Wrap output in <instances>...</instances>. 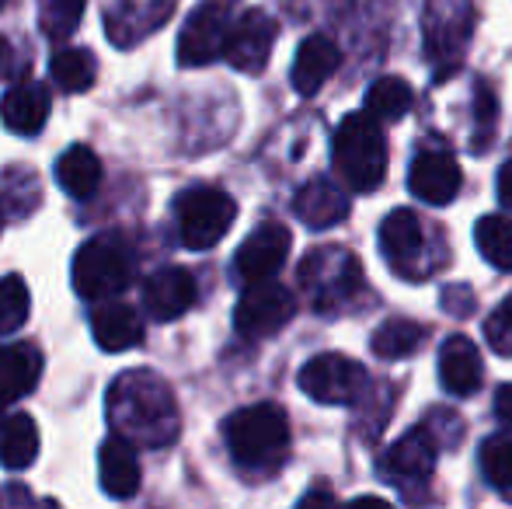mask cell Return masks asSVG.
I'll use <instances>...</instances> for the list:
<instances>
[{
  "mask_svg": "<svg viewBox=\"0 0 512 509\" xmlns=\"http://www.w3.org/2000/svg\"><path fill=\"white\" fill-rule=\"evenodd\" d=\"M108 422L133 447H168L178 436V401L154 370H126L108 387Z\"/></svg>",
  "mask_w": 512,
  "mask_h": 509,
  "instance_id": "cell-1",
  "label": "cell"
},
{
  "mask_svg": "<svg viewBox=\"0 0 512 509\" xmlns=\"http://www.w3.org/2000/svg\"><path fill=\"white\" fill-rule=\"evenodd\" d=\"M223 436L227 447L234 454V461L241 468H276L286 457L290 447V419L279 405L262 401V405H248L241 412H234L223 422Z\"/></svg>",
  "mask_w": 512,
  "mask_h": 509,
  "instance_id": "cell-2",
  "label": "cell"
},
{
  "mask_svg": "<svg viewBox=\"0 0 512 509\" xmlns=\"http://www.w3.org/2000/svg\"><path fill=\"white\" fill-rule=\"evenodd\" d=\"M335 171L352 192H373L387 175V140L370 112H352L335 129Z\"/></svg>",
  "mask_w": 512,
  "mask_h": 509,
  "instance_id": "cell-3",
  "label": "cell"
},
{
  "mask_svg": "<svg viewBox=\"0 0 512 509\" xmlns=\"http://www.w3.org/2000/svg\"><path fill=\"white\" fill-rule=\"evenodd\" d=\"M300 286L307 290L314 311L335 314L345 304H352V297L366 286L363 262L338 245L314 248L300 262Z\"/></svg>",
  "mask_w": 512,
  "mask_h": 509,
  "instance_id": "cell-4",
  "label": "cell"
},
{
  "mask_svg": "<svg viewBox=\"0 0 512 509\" xmlns=\"http://www.w3.org/2000/svg\"><path fill=\"white\" fill-rule=\"evenodd\" d=\"M70 279H74L77 297L108 300L126 290L129 279H133V252H129L126 241L115 238V234L91 238L88 245H81V252H77Z\"/></svg>",
  "mask_w": 512,
  "mask_h": 509,
  "instance_id": "cell-5",
  "label": "cell"
},
{
  "mask_svg": "<svg viewBox=\"0 0 512 509\" xmlns=\"http://www.w3.org/2000/svg\"><path fill=\"white\" fill-rule=\"evenodd\" d=\"M178 231H182V245L192 252H206V248L220 245V238L230 231L237 217V203L223 189L213 185H199L178 196Z\"/></svg>",
  "mask_w": 512,
  "mask_h": 509,
  "instance_id": "cell-6",
  "label": "cell"
},
{
  "mask_svg": "<svg viewBox=\"0 0 512 509\" xmlns=\"http://www.w3.org/2000/svg\"><path fill=\"white\" fill-rule=\"evenodd\" d=\"M300 391L317 405H356L366 391V370L342 353H321L300 370Z\"/></svg>",
  "mask_w": 512,
  "mask_h": 509,
  "instance_id": "cell-7",
  "label": "cell"
},
{
  "mask_svg": "<svg viewBox=\"0 0 512 509\" xmlns=\"http://www.w3.org/2000/svg\"><path fill=\"white\" fill-rule=\"evenodd\" d=\"M297 314V297L286 286L272 283V279H258L241 293L234 307V325L244 339H265L286 328Z\"/></svg>",
  "mask_w": 512,
  "mask_h": 509,
  "instance_id": "cell-8",
  "label": "cell"
},
{
  "mask_svg": "<svg viewBox=\"0 0 512 509\" xmlns=\"http://www.w3.org/2000/svg\"><path fill=\"white\" fill-rule=\"evenodd\" d=\"M237 0H203L189 14L182 35H178V63L182 67H206L216 56H223L230 21H234Z\"/></svg>",
  "mask_w": 512,
  "mask_h": 509,
  "instance_id": "cell-9",
  "label": "cell"
},
{
  "mask_svg": "<svg viewBox=\"0 0 512 509\" xmlns=\"http://www.w3.org/2000/svg\"><path fill=\"white\" fill-rule=\"evenodd\" d=\"M425 56L432 63H453L471 42L474 0H425Z\"/></svg>",
  "mask_w": 512,
  "mask_h": 509,
  "instance_id": "cell-10",
  "label": "cell"
},
{
  "mask_svg": "<svg viewBox=\"0 0 512 509\" xmlns=\"http://www.w3.org/2000/svg\"><path fill=\"white\" fill-rule=\"evenodd\" d=\"M380 248H384V258L391 262V269L401 272V276L422 279L432 272V258H425L429 255V241H425V227L418 220V213H387V220L380 224Z\"/></svg>",
  "mask_w": 512,
  "mask_h": 509,
  "instance_id": "cell-11",
  "label": "cell"
},
{
  "mask_svg": "<svg viewBox=\"0 0 512 509\" xmlns=\"http://www.w3.org/2000/svg\"><path fill=\"white\" fill-rule=\"evenodd\" d=\"M276 35H279L276 18H269L265 11L251 7V11H244L237 21H230L223 56H227L230 67L241 70V74H262L272 56V46H276Z\"/></svg>",
  "mask_w": 512,
  "mask_h": 509,
  "instance_id": "cell-12",
  "label": "cell"
},
{
  "mask_svg": "<svg viewBox=\"0 0 512 509\" xmlns=\"http://www.w3.org/2000/svg\"><path fill=\"white\" fill-rule=\"evenodd\" d=\"M436 457H439V443L432 436L429 426H415L394 443L391 450L380 461V471L391 478L394 485H415L436 471Z\"/></svg>",
  "mask_w": 512,
  "mask_h": 509,
  "instance_id": "cell-13",
  "label": "cell"
},
{
  "mask_svg": "<svg viewBox=\"0 0 512 509\" xmlns=\"http://www.w3.org/2000/svg\"><path fill=\"white\" fill-rule=\"evenodd\" d=\"M460 164L446 150H422V154L411 161L408 171V189L415 199L429 206H446L457 199L460 192Z\"/></svg>",
  "mask_w": 512,
  "mask_h": 509,
  "instance_id": "cell-14",
  "label": "cell"
},
{
  "mask_svg": "<svg viewBox=\"0 0 512 509\" xmlns=\"http://www.w3.org/2000/svg\"><path fill=\"white\" fill-rule=\"evenodd\" d=\"M290 231L283 224H262L241 248H237V276L244 283H258V279H272L283 262L290 258Z\"/></svg>",
  "mask_w": 512,
  "mask_h": 509,
  "instance_id": "cell-15",
  "label": "cell"
},
{
  "mask_svg": "<svg viewBox=\"0 0 512 509\" xmlns=\"http://www.w3.org/2000/svg\"><path fill=\"white\" fill-rule=\"evenodd\" d=\"M192 304H196V279H192V272L178 269V265L157 269L143 286V307L157 321L182 318Z\"/></svg>",
  "mask_w": 512,
  "mask_h": 509,
  "instance_id": "cell-16",
  "label": "cell"
},
{
  "mask_svg": "<svg viewBox=\"0 0 512 509\" xmlns=\"http://www.w3.org/2000/svg\"><path fill=\"white\" fill-rule=\"evenodd\" d=\"M481 377H485V363H481V353L467 335H450L439 349V381L450 394L457 398H467L481 387Z\"/></svg>",
  "mask_w": 512,
  "mask_h": 509,
  "instance_id": "cell-17",
  "label": "cell"
},
{
  "mask_svg": "<svg viewBox=\"0 0 512 509\" xmlns=\"http://www.w3.org/2000/svg\"><path fill=\"white\" fill-rule=\"evenodd\" d=\"M293 213L300 224L314 227V231H328L349 217V196L328 178H314L293 196Z\"/></svg>",
  "mask_w": 512,
  "mask_h": 509,
  "instance_id": "cell-18",
  "label": "cell"
},
{
  "mask_svg": "<svg viewBox=\"0 0 512 509\" xmlns=\"http://www.w3.org/2000/svg\"><path fill=\"white\" fill-rule=\"evenodd\" d=\"M98 478L112 499H133L140 492V461L133 443L122 436H108L98 450Z\"/></svg>",
  "mask_w": 512,
  "mask_h": 509,
  "instance_id": "cell-19",
  "label": "cell"
},
{
  "mask_svg": "<svg viewBox=\"0 0 512 509\" xmlns=\"http://www.w3.org/2000/svg\"><path fill=\"white\" fill-rule=\"evenodd\" d=\"M49 105L53 102H49V91L42 88V84H35V81L18 84V88H11L0 98V123L18 136H35L46 126Z\"/></svg>",
  "mask_w": 512,
  "mask_h": 509,
  "instance_id": "cell-20",
  "label": "cell"
},
{
  "mask_svg": "<svg viewBox=\"0 0 512 509\" xmlns=\"http://www.w3.org/2000/svg\"><path fill=\"white\" fill-rule=\"evenodd\" d=\"M338 63H342V53H338V46L328 35H310V39H304V46L297 49V60H293V74H290L297 95H304V98L317 95L321 84L338 70Z\"/></svg>",
  "mask_w": 512,
  "mask_h": 509,
  "instance_id": "cell-21",
  "label": "cell"
},
{
  "mask_svg": "<svg viewBox=\"0 0 512 509\" xmlns=\"http://www.w3.org/2000/svg\"><path fill=\"white\" fill-rule=\"evenodd\" d=\"M91 332L105 353H126L143 342V318L129 304H105L91 318Z\"/></svg>",
  "mask_w": 512,
  "mask_h": 509,
  "instance_id": "cell-22",
  "label": "cell"
},
{
  "mask_svg": "<svg viewBox=\"0 0 512 509\" xmlns=\"http://www.w3.org/2000/svg\"><path fill=\"white\" fill-rule=\"evenodd\" d=\"M42 377V353L32 342H18V346L0 349V398L14 401L28 394Z\"/></svg>",
  "mask_w": 512,
  "mask_h": 509,
  "instance_id": "cell-23",
  "label": "cell"
},
{
  "mask_svg": "<svg viewBox=\"0 0 512 509\" xmlns=\"http://www.w3.org/2000/svg\"><path fill=\"white\" fill-rule=\"evenodd\" d=\"M56 182L74 199L95 196L98 185H102V161H98V154L91 147L77 143V147H70L67 154L56 161Z\"/></svg>",
  "mask_w": 512,
  "mask_h": 509,
  "instance_id": "cell-24",
  "label": "cell"
},
{
  "mask_svg": "<svg viewBox=\"0 0 512 509\" xmlns=\"http://www.w3.org/2000/svg\"><path fill=\"white\" fill-rule=\"evenodd\" d=\"M0 464L7 471H25L39 457V426L32 415L14 412L11 419L0 422Z\"/></svg>",
  "mask_w": 512,
  "mask_h": 509,
  "instance_id": "cell-25",
  "label": "cell"
},
{
  "mask_svg": "<svg viewBox=\"0 0 512 509\" xmlns=\"http://www.w3.org/2000/svg\"><path fill=\"white\" fill-rule=\"evenodd\" d=\"M411 102H415V95H411V84L405 77H380L366 91V112L377 123H398L411 109Z\"/></svg>",
  "mask_w": 512,
  "mask_h": 509,
  "instance_id": "cell-26",
  "label": "cell"
},
{
  "mask_svg": "<svg viewBox=\"0 0 512 509\" xmlns=\"http://www.w3.org/2000/svg\"><path fill=\"white\" fill-rule=\"evenodd\" d=\"M49 70H53V81L67 95H81L98 81V60L88 49H60L53 56V63H49Z\"/></svg>",
  "mask_w": 512,
  "mask_h": 509,
  "instance_id": "cell-27",
  "label": "cell"
},
{
  "mask_svg": "<svg viewBox=\"0 0 512 509\" xmlns=\"http://www.w3.org/2000/svg\"><path fill=\"white\" fill-rule=\"evenodd\" d=\"M474 245L492 269L512 272V220L509 217H481L474 227Z\"/></svg>",
  "mask_w": 512,
  "mask_h": 509,
  "instance_id": "cell-28",
  "label": "cell"
},
{
  "mask_svg": "<svg viewBox=\"0 0 512 509\" xmlns=\"http://www.w3.org/2000/svg\"><path fill=\"white\" fill-rule=\"evenodd\" d=\"M422 342H425V328L418 325V321L391 318L373 335V353L384 356V360H405V356L418 353Z\"/></svg>",
  "mask_w": 512,
  "mask_h": 509,
  "instance_id": "cell-29",
  "label": "cell"
},
{
  "mask_svg": "<svg viewBox=\"0 0 512 509\" xmlns=\"http://www.w3.org/2000/svg\"><path fill=\"white\" fill-rule=\"evenodd\" d=\"M28 307H32V297H28V286L18 272L0 279V335L18 332L28 321Z\"/></svg>",
  "mask_w": 512,
  "mask_h": 509,
  "instance_id": "cell-30",
  "label": "cell"
},
{
  "mask_svg": "<svg viewBox=\"0 0 512 509\" xmlns=\"http://www.w3.org/2000/svg\"><path fill=\"white\" fill-rule=\"evenodd\" d=\"M481 475H485L488 485L509 496L512 489V436H495L481 447Z\"/></svg>",
  "mask_w": 512,
  "mask_h": 509,
  "instance_id": "cell-31",
  "label": "cell"
},
{
  "mask_svg": "<svg viewBox=\"0 0 512 509\" xmlns=\"http://www.w3.org/2000/svg\"><path fill=\"white\" fill-rule=\"evenodd\" d=\"M88 0H42V28L49 39H67L84 18Z\"/></svg>",
  "mask_w": 512,
  "mask_h": 509,
  "instance_id": "cell-32",
  "label": "cell"
},
{
  "mask_svg": "<svg viewBox=\"0 0 512 509\" xmlns=\"http://www.w3.org/2000/svg\"><path fill=\"white\" fill-rule=\"evenodd\" d=\"M474 102H478V109H474V116H478V129H474V150H485L488 140L495 136V123H499V95H495V88L488 81H478V95H474Z\"/></svg>",
  "mask_w": 512,
  "mask_h": 509,
  "instance_id": "cell-33",
  "label": "cell"
},
{
  "mask_svg": "<svg viewBox=\"0 0 512 509\" xmlns=\"http://www.w3.org/2000/svg\"><path fill=\"white\" fill-rule=\"evenodd\" d=\"M485 335L492 342L495 353L512 356V293L492 311V318L485 321Z\"/></svg>",
  "mask_w": 512,
  "mask_h": 509,
  "instance_id": "cell-34",
  "label": "cell"
},
{
  "mask_svg": "<svg viewBox=\"0 0 512 509\" xmlns=\"http://www.w3.org/2000/svg\"><path fill=\"white\" fill-rule=\"evenodd\" d=\"M495 415L506 429H512V384H502L495 391Z\"/></svg>",
  "mask_w": 512,
  "mask_h": 509,
  "instance_id": "cell-35",
  "label": "cell"
},
{
  "mask_svg": "<svg viewBox=\"0 0 512 509\" xmlns=\"http://www.w3.org/2000/svg\"><path fill=\"white\" fill-rule=\"evenodd\" d=\"M499 203L506 206V210H512V161L502 164V171H499Z\"/></svg>",
  "mask_w": 512,
  "mask_h": 509,
  "instance_id": "cell-36",
  "label": "cell"
},
{
  "mask_svg": "<svg viewBox=\"0 0 512 509\" xmlns=\"http://www.w3.org/2000/svg\"><path fill=\"white\" fill-rule=\"evenodd\" d=\"M4 60H7V42L0 39V63H4Z\"/></svg>",
  "mask_w": 512,
  "mask_h": 509,
  "instance_id": "cell-37",
  "label": "cell"
},
{
  "mask_svg": "<svg viewBox=\"0 0 512 509\" xmlns=\"http://www.w3.org/2000/svg\"><path fill=\"white\" fill-rule=\"evenodd\" d=\"M4 405H7V401H4V398H0V422H4Z\"/></svg>",
  "mask_w": 512,
  "mask_h": 509,
  "instance_id": "cell-38",
  "label": "cell"
},
{
  "mask_svg": "<svg viewBox=\"0 0 512 509\" xmlns=\"http://www.w3.org/2000/svg\"><path fill=\"white\" fill-rule=\"evenodd\" d=\"M506 499H512V489H509V496H506Z\"/></svg>",
  "mask_w": 512,
  "mask_h": 509,
  "instance_id": "cell-39",
  "label": "cell"
},
{
  "mask_svg": "<svg viewBox=\"0 0 512 509\" xmlns=\"http://www.w3.org/2000/svg\"><path fill=\"white\" fill-rule=\"evenodd\" d=\"M0 4H4V0H0Z\"/></svg>",
  "mask_w": 512,
  "mask_h": 509,
  "instance_id": "cell-40",
  "label": "cell"
}]
</instances>
